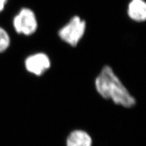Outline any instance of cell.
I'll use <instances>...</instances> for the list:
<instances>
[{
	"label": "cell",
	"mask_w": 146,
	"mask_h": 146,
	"mask_svg": "<svg viewBox=\"0 0 146 146\" xmlns=\"http://www.w3.org/2000/svg\"><path fill=\"white\" fill-rule=\"evenodd\" d=\"M94 85L97 92L104 99L111 100L115 104L125 108H131L136 105V99L111 66L105 65L102 68Z\"/></svg>",
	"instance_id": "6da1fadb"
},
{
	"label": "cell",
	"mask_w": 146,
	"mask_h": 146,
	"mask_svg": "<svg viewBox=\"0 0 146 146\" xmlns=\"http://www.w3.org/2000/svg\"><path fill=\"white\" fill-rule=\"evenodd\" d=\"M86 27V21L79 16L74 15L58 31V36L64 42L75 47L84 36Z\"/></svg>",
	"instance_id": "7a4b0ae2"
},
{
	"label": "cell",
	"mask_w": 146,
	"mask_h": 146,
	"mask_svg": "<svg viewBox=\"0 0 146 146\" xmlns=\"http://www.w3.org/2000/svg\"><path fill=\"white\" fill-rule=\"evenodd\" d=\"M13 26L19 34L30 36L35 34L38 26L35 12L30 8H22L13 18Z\"/></svg>",
	"instance_id": "3957f363"
},
{
	"label": "cell",
	"mask_w": 146,
	"mask_h": 146,
	"mask_svg": "<svg viewBox=\"0 0 146 146\" xmlns=\"http://www.w3.org/2000/svg\"><path fill=\"white\" fill-rule=\"evenodd\" d=\"M26 70L36 76H41L51 66V62L47 54L38 52L27 57L25 61Z\"/></svg>",
	"instance_id": "277c9868"
},
{
	"label": "cell",
	"mask_w": 146,
	"mask_h": 146,
	"mask_svg": "<svg viewBox=\"0 0 146 146\" xmlns=\"http://www.w3.org/2000/svg\"><path fill=\"white\" fill-rule=\"evenodd\" d=\"M127 15L131 20L142 23L146 20V3L144 0H130L127 6Z\"/></svg>",
	"instance_id": "5b68a950"
},
{
	"label": "cell",
	"mask_w": 146,
	"mask_h": 146,
	"mask_svg": "<svg viewBox=\"0 0 146 146\" xmlns=\"http://www.w3.org/2000/svg\"><path fill=\"white\" fill-rule=\"evenodd\" d=\"M91 136L84 130H72L66 139V146H93Z\"/></svg>",
	"instance_id": "8992f818"
},
{
	"label": "cell",
	"mask_w": 146,
	"mask_h": 146,
	"mask_svg": "<svg viewBox=\"0 0 146 146\" xmlns=\"http://www.w3.org/2000/svg\"><path fill=\"white\" fill-rule=\"evenodd\" d=\"M10 44V36L5 29L0 27V53L6 51Z\"/></svg>",
	"instance_id": "52a82bcc"
},
{
	"label": "cell",
	"mask_w": 146,
	"mask_h": 146,
	"mask_svg": "<svg viewBox=\"0 0 146 146\" xmlns=\"http://www.w3.org/2000/svg\"><path fill=\"white\" fill-rule=\"evenodd\" d=\"M7 1L8 0H0V12L3 10Z\"/></svg>",
	"instance_id": "ba28073f"
}]
</instances>
